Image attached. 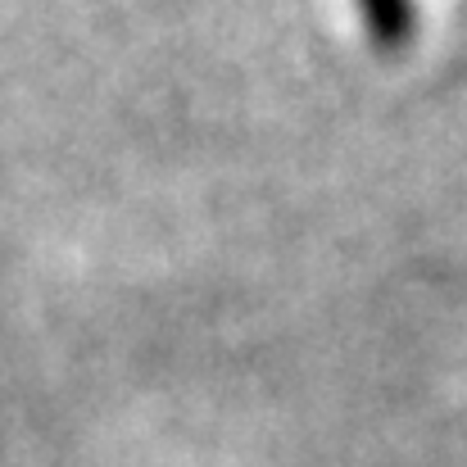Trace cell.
I'll return each mask as SVG.
<instances>
[{"mask_svg":"<svg viewBox=\"0 0 467 467\" xmlns=\"http://www.w3.org/2000/svg\"><path fill=\"white\" fill-rule=\"evenodd\" d=\"M358 18L381 55H400L418 32V0H358Z\"/></svg>","mask_w":467,"mask_h":467,"instance_id":"1","label":"cell"}]
</instances>
